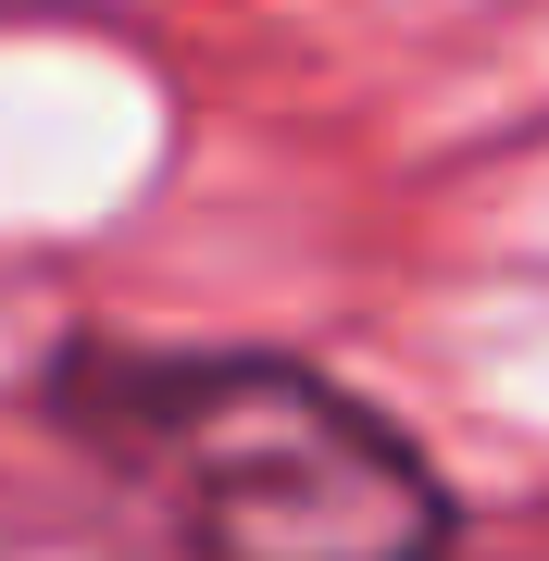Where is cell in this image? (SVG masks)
Returning a JSON list of instances; mask_svg holds the SVG:
<instances>
[{"instance_id": "1", "label": "cell", "mask_w": 549, "mask_h": 561, "mask_svg": "<svg viewBox=\"0 0 549 561\" xmlns=\"http://www.w3.org/2000/svg\"><path fill=\"white\" fill-rule=\"evenodd\" d=\"M38 412L125 486H150L187 561H449L462 500L412 424L300 350L62 337Z\"/></svg>"}]
</instances>
